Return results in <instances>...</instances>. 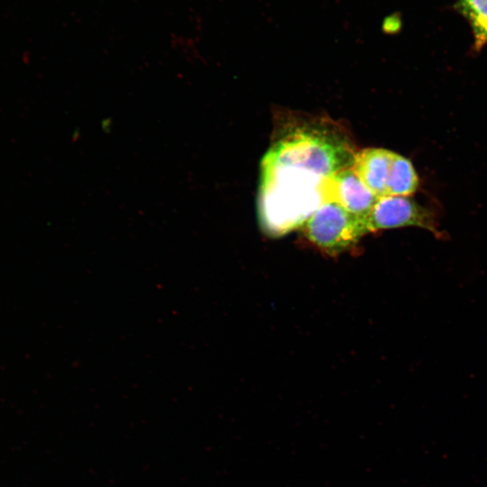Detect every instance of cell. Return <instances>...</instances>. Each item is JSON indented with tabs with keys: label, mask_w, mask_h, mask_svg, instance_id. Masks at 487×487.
<instances>
[{
	"label": "cell",
	"mask_w": 487,
	"mask_h": 487,
	"mask_svg": "<svg viewBox=\"0 0 487 487\" xmlns=\"http://www.w3.org/2000/svg\"><path fill=\"white\" fill-rule=\"evenodd\" d=\"M455 8L470 24L473 48L480 51L487 44V0H457Z\"/></svg>",
	"instance_id": "7"
},
{
	"label": "cell",
	"mask_w": 487,
	"mask_h": 487,
	"mask_svg": "<svg viewBox=\"0 0 487 487\" xmlns=\"http://www.w3.org/2000/svg\"><path fill=\"white\" fill-rule=\"evenodd\" d=\"M418 187V178L411 161L394 152L387 181L386 196L409 197L416 192Z\"/></svg>",
	"instance_id": "6"
},
{
	"label": "cell",
	"mask_w": 487,
	"mask_h": 487,
	"mask_svg": "<svg viewBox=\"0 0 487 487\" xmlns=\"http://www.w3.org/2000/svg\"><path fill=\"white\" fill-rule=\"evenodd\" d=\"M393 153L382 148H367L354 155L351 169L378 198L386 196Z\"/></svg>",
	"instance_id": "5"
},
{
	"label": "cell",
	"mask_w": 487,
	"mask_h": 487,
	"mask_svg": "<svg viewBox=\"0 0 487 487\" xmlns=\"http://www.w3.org/2000/svg\"><path fill=\"white\" fill-rule=\"evenodd\" d=\"M305 237L329 255H337L368 234L365 219L335 201H324L302 225Z\"/></svg>",
	"instance_id": "2"
},
{
	"label": "cell",
	"mask_w": 487,
	"mask_h": 487,
	"mask_svg": "<svg viewBox=\"0 0 487 487\" xmlns=\"http://www.w3.org/2000/svg\"><path fill=\"white\" fill-rule=\"evenodd\" d=\"M400 26V19L399 17H396L395 15L388 16L384 19L382 23V30L386 33H393L399 31Z\"/></svg>",
	"instance_id": "8"
},
{
	"label": "cell",
	"mask_w": 487,
	"mask_h": 487,
	"mask_svg": "<svg viewBox=\"0 0 487 487\" xmlns=\"http://www.w3.org/2000/svg\"><path fill=\"white\" fill-rule=\"evenodd\" d=\"M322 192L324 201H335L350 213L364 219L379 198L351 168L326 179Z\"/></svg>",
	"instance_id": "4"
},
{
	"label": "cell",
	"mask_w": 487,
	"mask_h": 487,
	"mask_svg": "<svg viewBox=\"0 0 487 487\" xmlns=\"http://www.w3.org/2000/svg\"><path fill=\"white\" fill-rule=\"evenodd\" d=\"M355 152L335 126L317 122L289 125L272 142L262 172H282L325 180L351 168Z\"/></svg>",
	"instance_id": "1"
},
{
	"label": "cell",
	"mask_w": 487,
	"mask_h": 487,
	"mask_svg": "<svg viewBox=\"0 0 487 487\" xmlns=\"http://www.w3.org/2000/svg\"><path fill=\"white\" fill-rule=\"evenodd\" d=\"M368 233L385 229L415 226L442 236L435 213L416 200L402 196L378 198L365 218Z\"/></svg>",
	"instance_id": "3"
}]
</instances>
